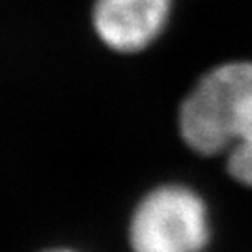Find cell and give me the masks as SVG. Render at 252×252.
<instances>
[{
  "label": "cell",
  "mask_w": 252,
  "mask_h": 252,
  "mask_svg": "<svg viewBox=\"0 0 252 252\" xmlns=\"http://www.w3.org/2000/svg\"><path fill=\"white\" fill-rule=\"evenodd\" d=\"M178 127L200 155L226 153L252 138V62H226L206 73L181 103Z\"/></svg>",
  "instance_id": "obj_1"
},
{
  "label": "cell",
  "mask_w": 252,
  "mask_h": 252,
  "mask_svg": "<svg viewBox=\"0 0 252 252\" xmlns=\"http://www.w3.org/2000/svg\"><path fill=\"white\" fill-rule=\"evenodd\" d=\"M209 237L206 200L180 183L150 190L138 202L129 222L133 252H204Z\"/></svg>",
  "instance_id": "obj_2"
},
{
  "label": "cell",
  "mask_w": 252,
  "mask_h": 252,
  "mask_svg": "<svg viewBox=\"0 0 252 252\" xmlns=\"http://www.w3.org/2000/svg\"><path fill=\"white\" fill-rule=\"evenodd\" d=\"M170 13L172 0H95L92 23L108 49L131 54L161 36Z\"/></svg>",
  "instance_id": "obj_3"
},
{
  "label": "cell",
  "mask_w": 252,
  "mask_h": 252,
  "mask_svg": "<svg viewBox=\"0 0 252 252\" xmlns=\"http://www.w3.org/2000/svg\"><path fill=\"white\" fill-rule=\"evenodd\" d=\"M226 170L237 183L252 189V138L230 146L226 152Z\"/></svg>",
  "instance_id": "obj_4"
},
{
  "label": "cell",
  "mask_w": 252,
  "mask_h": 252,
  "mask_svg": "<svg viewBox=\"0 0 252 252\" xmlns=\"http://www.w3.org/2000/svg\"><path fill=\"white\" fill-rule=\"evenodd\" d=\"M45 252H75V251H69V249H51V251H45Z\"/></svg>",
  "instance_id": "obj_5"
}]
</instances>
